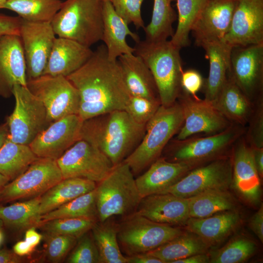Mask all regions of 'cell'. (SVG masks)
Listing matches in <instances>:
<instances>
[{"label": "cell", "mask_w": 263, "mask_h": 263, "mask_svg": "<svg viewBox=\"0 0 263 263\" xmlns=\"http://www.w3.org/2000/svg\"><path fill=\"white\" fill-rule=\"evenodd\" d=\"M238 0H207L195 21L191 32L195 44L223 41Z\"/></svg>", "instance_id": "obj_19"}, {"label": "cell", "mask_w": 263, "mask_h": 263, "mask_svg": "<svg viewBox=\"0 0 263 263\" xmlns=\"http://www.w3.org/2000/svg\"><path fill=\"white\" fill-rule=\"evenodd\" d=\"M189 218H200L234 208L233 199L226 190L213 189L187 198Z\"/></svg>", "instance_id": "obj_34"}, {"label": "cell", "mask_w": 263, "mask_h": 263, "mask_svg": "<svg viewBox=\"0 0 263 263\" xmlns=\"http://www.w3.org/2000/svg\"><path fill=\"white\" fill-rule=\"evenodd\" d=\"M12 94L15 106L6 120L9 138L15 143L29 145L49 125L46 109L27 86L15 85Z\"/></svg>", "instance_id": "obj_8"}, {"label": "cell", "mask_w": 263, "mask_h": 263, "mask_svg": "<svg viewBox=\"0 0 263 263\" xmlns=\"http://www.w3.org/2000/svg\"><path fill=\"white\" fill-rule=\"evenodd\" d=\"M210 262V257L205 253L193 255L172 263H206Z\"/></svg>", "instance_id": "obj_55"}, {"label": "cell", "mask_w": 263, "mask_h": 263, "mask_svg": "<svg viewBox=\"0 0 263 263\" xmlns=\"http://www.w3.org/2000/svg\"><path fill=\"white\" fill-rule=\"evenodd\" d=\"M239 214L230 210L208 217L189 218L187 229L200 238L207 244H217L229 235L240 222Z\"/></svg>", "instance_id": "obj_28"}, {"label": "cell", "mask_w": 263, "mask_h": 263, "mask_svg": "<svg viewBox=\"0 0 263 263\" xmlns=\"http://www.w3.org/2000/svg\"><path fill=\"white\" fill-rule=\"evenodd\" d=\"M10 181L6 177L0 173V191L4 186Z\"/></svg>", "instance_id": "obj_57"}, {"label": "cell", "mask_w": 263, "mask_h": 263, "mask_svg": "<svg viewBox=\"0 0 263 263\" xmlns=\"http://www.w3.org/2000/svg\"><path fill=\"white\" fill-rule=\"evenodd\" d=\"M93 53L90 47L68 38L56 37L42 75L67 77L80 68Z\"/></svg>", "instance_id": "obj_24"}, {"label": "cell", "mask_w": 263, "mask_h": 263, "mask_svg": "<svg viewBox=\"0 0 263 263\" xmlns=\"http://www.w3.org/2000/svg\"><path fill=\"white\" fill-rule=\"evenodd\" d=\"M201 47L209 64L208 75L202 89L204 99L213 102L228 77L232 47L224 41L207 42Z\"/></svg>", "instance_id": "obj_26"}, {"label": "cell", "mask_w": 263, "mask_h": 263, "mask_svg": "<svg viewBox=\"0 0 263 263\" xmlns=\"http://www.w3.org/2000/svg\"><path fill=\"white\" fill-rule=\"evenodd\" d=\"M183 233L179 228L134 213L118 226V243L129 256L149 252Z\"/></svg>", "instance_id": "obj_7"}, {"label": "cell", "mask_w": 263, "mask_h": 263, "mask_svg": "<svg viewBox=\"0 0 263 263\" xmlns=\"http://www.w3.org/2000/svg\"><path fill=\"white\" fill-rule=\"evenodd\" d=\"M251 148L254 163L261 178L263 176V148Z\"/></svg>", "instance_id": "obj_51"}, {"label": "cell", "mask_w": 263, "mask_h": 263, "mask_svg": "<svg viewBox=\"0 0 263 263\" xmlns=\"http://www.w3.org/2000/svg\"><path fill=\"white\" fill-rule=\"evenodd\" d=\"M254 242L244 238H236L214 252L210 258L212 263H239L250 258L255 252Z\"/></svg>", "instance_id": "obj_41"}, {"label": "cell", "mask_w": 263, "mask_h": 263, "mask_svg": "<svg viewBox=\"0 0 263 263\" xmlns=\"http://www.w3.org/2000/svg\"><path fill=\"white\" fill-rule=\"evenodd\" d=\"M229 75L252 103L263 97V43L232 47Z\"/></svg>", "instance_id": "obj_14"}, {"label": "cell", "mask_w": 263, "mask_h": 263, "mask_svg": "<svg viewBox=\"0 0 263 263\" xmlns=\"http://www.w3.org/2000/svg\"><path fill=\"white\" fill-rule=\"evenodd\" d=\"M9 134L8 124L5 121L0 124V148L4 143Z\"/></svg>", "instance_id": "obj_56"}, {"label": "cell", "mask_w": 263, "mask_h": 263, "mask_svg": "<svg viewBox=\"0 0 263 263\" xmlns=\"http://www.w3.org/2000/svg\"><path fill=\"white\" fill-rule=\"evenodd\" d=\"M244 137L250 147L263 148V97L255 103Z\"/></svg>", "instance_id": "obj_44"}, {"label": "cell", "mask_w": 263, "mask_h": 263, "mask_svg": "<svg viewBox=\"0 0 263 263\" xmlns=\"http://www.w3.org/2000/svg\"><path fill=\"white\" fill-rule=\"evenodd\" d=\"M2 230V228H0V244L2 243L3 239V234Z\"/></svg>", "instance_id": "obj_59"}, {"label": "cell", "mask_w": 263, "mask_h": 263, "mask_svg": "<svg viewBox=\"0 0 263 263\" xmlns=\"http://www.w3.org/2000/svg\"><path fill=\"white\" fill-rule=\"evenodd\" d=\"M42 238V235L36 230L35 227H30L26 231L25 241L35 248L38 244Z\"/></svg>", "instance_id": "obj_54"}, {"label": "cell", "mask_w": 263, "mask_h": 263, "mask_svg": "<svg viewBox=\"0 0 263 263\" xmlns=\"http://www.w3.org/2000/svg\"><path fill=\"white\" fill-rule=\"evenodd\" d=\"M56 161L63 179L81 178L95 183L102 181L114 166L100 150L81 139Z\"/></svg>", "instance_id": "obj_13"}, {"label": "cell", "mask_w": 263, "mask_h": 263, "mask_svg": "<svg viewBox=\"0 0 263 263\" xmlns=\"http://www.w3.org/2000/svg\"><path fill=\"white\" fill-rule=\"evenodd\" d=\"M149 167L146 172L135 179L142 198L161 193L196 166L184 162H169L159 158Z\"/></svg>", "instance_id": "obj_23"}, {"label": "cell", "mask_w": 263, "mask_h": 263, "mask_svg": "<svg viewBox=\"0 0 263 263\" xmlns=\"http://www.w3.org/2000/svg\"><path fill=\"white\" fill-rule=\"evenodd\" d=\"M207 245L197 235L182 233L148 253L163 263H172L193 255L205 253Z\"/></svg>", "instance_id": "obj_33"}, {"label": "cell", "mask_w": 263, "mask_h": 263, "mask_svg": "<svg viewBox=\"0 0 263 263\" xmlns=\"http://www.w3.org/2000/svg\"><path fill=\"white\" fill-rule=\"evenodd\" d=\"M178 11L176 29L170 40L181 49L189 45L192 27L207 0H176Z\"/></svg>", "instance_id": "obj_39"}, {"label": "cell", "mask_w": 263, "mask_h": 263, "mask_svg": "<svg viewBox=\"0 0 263 263\" xmlns=\"http://www.w3.org/2000/svg\"><path fill=\"white\" fill-rule=\"evenodd\" d=\"M246 128L232 124L215 134L175 139L173 143V159L176 162H184L196 166L202 162L225 156L222 154L232 150L236 142L244 134Z\"/></svg>", "instance_id": "obj_9"}, {"label": "cell", "mask_w": 263, "mask_h": 263, "mask_svg": "<svg viewBox=\"0 0 263 263\" xmlns=\"http://www.w3.org/2000/svg\"><path fill=\"white\" fill-rule=\"evenodd\" d=\"M26 65L19 36L0 37V96L13 95L16 85L27 86Z\"/></svg>", "instance_id": "obj_21"}, {"label": "cell", "mask_w": 263, "mask_h": 263, "mask_svg": "<svg viewBox=\"0 0 263 263\" xmlns=\"http://www.w3.org/2000/svg\"><path fill=\"white\" fill-rule=\"evenodd\" d=\"M175 0H153L151 20L144 30L145 40L156 42L168 40L173 36V24L177 16L171 3Z\"/></svg>", "instance_id": "obj_35"}, {"label": "cell", "mask_w": 263, "mask_h": 263, "mask_svg": "<svg viewBox=\"0 0 263 263\" xmlns=\"http://www.w3.org/2000/svg\"><path fill=\"white\" fill-rule=\"evenodd\" d=\"M231 152V183L243 198L257 204L261 196V177L254 163L251 148L244 135L234 144Z\"/></svg>", "instance_id": "obj_20"}, {"label": "cell", "mask_w": 263, "mask_h": 263, "mask_svg": "<svg viewBox=\"0 0 263 263\" xmlns=\"http://www.w3.org/2000/svg\"><path fill=\"white\" fill-rule=\"evenodd\" d=\"M40 197L7 206L0 205V220L3 223V228L19 231L37 227L40 221Z\"/></svg>", "instance_id": "obj_31"}, {"label": "cell", "mask_w": 263, "mask_h": 263, "mask_svg": "<svg viewBox=\"0 0 263 263\" xmlns=\"http://www.w3.org/2000/svg\"><path fill=\"white\" fill-rule=\"evenodd\" d=\"M102 1L66 0L51 22L57 37L68 38L88 47L101 40Z\"/></svg>", "instance_id": "obj_5"}, {"label": "cell", "mask_w": 263, "mask_h": 263, "mask_svg": "<svg viewBox=\"0 0 263 263\" xmlns=\"http://www.w3.org/2000/svg\"><path fill=\"white\" fill-rule=\"evenodd\" d=\"M7 0H0V9H4Z\"/></svg>", "instance_id": "obj_58"}, {"label": "cell", "mask_w": 263, "mask_h": 263, "mask_svg": "<svg viewBox=\"0 0 263 263\" xmlns=\"http://www.w3.org/2000/svg\"><path fill=\"white\" fill-rule=\"evenodd\" d=\"M177 100L181 106L184 120L176 140H183L199 133L215 134L232 124L212 101L194 97L182 91Z\"/></svg>", "instance_id": "obj_15"}, {"label": "cell", "mask_w": 263, "mask_h": 263, "mask_svg": "<svg viewBox=\"0 0 263 263\" xmlns=\"http://www.w3.org/2000/svg\"><path fill=\"white\" fill-rule=\"evenodd\" d=\"M42 238L45 242L46 257L53 263L62 261L76 244L77 240L72 236L47 233H44Z\"/></svg>", "instance_id": "obj_42"}, {"label": "cell", "mask_w": 263, "mask_h": 263, "mask_svg": "<svg viewBox=\"0 0 263 263\" xmlns=\"http://www.w3.org/2000/svg\"><path fill=\"white\" fill-rule=\"evenodd\" d=\"M135 213L169 225L186 224L189 218L187 198L170 193H156L141 198Z\"/></svg>", "instance_id": "obj_22"}, {"label": "cell", "mask_w": 263, "mask_h": 263, "mask_svg": "<svg viewBox=\"0 0 263 263\" xmlns=\"http://www.w3.org/2000/svg\"><path fill=\"white\" fill-rule=\"evenodd\" d=\"M77 218L95 220L98 218L95 188L41 215L40 222L60 218Z\"/></svg>", "instance_id": "obj_37"}, {"label": "cell", "mask_w": 263, "mask_h": 263, "mask_svg": "<svg viewBox=\"0 0 263 263\" xmlns=\"http://www.w3.org/2000/svg\"><path fill=\"white\" fill-rule=\"evenodd\" d=\"M98 218L104 223L114 215L129 216L142 198L133 173L124 161L115 165L95 188Z\"/></svg>", "instance_id": "obj_6"}, {"label": "cell", "mask_w": 263, "mask_h": 263, "mask_svg": "<svg viewBox=\"0 0 263 263\" xmlns=\"http://www.w3.org/2000/svg\"><path fill=\"white\" fill-rule=\"evenodd\" d=\"M0 228H3V225L2 222L0 220Z\"/></svg>", "instance_id": "obj_60"}, {"label": "cell", "mask_w": 263, "mask_h": 263, "mask_svg": "<svg viewBox=\"0 0 263 263\" xmlns=\"http://www.w3.org/2000/svg\"><path fill=\"white\" fill-rule=\"evenodd\" d=\"M127 263H163L148 252L135 254L127 257Z\"/></svg>", "instance_id": "obj_50"}, {"label": "cell", "mask_w": 263, "mask_h": 263, "mask_svg": "<svg viewBox=\"0 0 263 263\" xmlns=\"http://www.w3.org/2000/svg\"><path fill=\"white\" fill-rule=\"evenodd\" d=\"M204 80L201 74L195 69L183 71L181 78L182 91L194 97H198L197 93L202 90Z\"/></svg>", "instance_id": "obj_47"}, {"label": "cell", "mask_w": 263, "mask_h": 263, "mask_svg": "<svg viewBox=\"0 0 263 263\" xmlns=\"http://www.w3.org/2000/svg\"><path fill=\"white\" fill-rule=\"evenodd\" d=\"M223 41L231 47L263 43V0H238Z\"/></svg>", "instance_id": "obj_18"}, {"label": "cell", "mask_w": 263, "mask_h": 263, "mask_svg": "<svg viewBox=\"0 0 263 263\" xmlns=\"http://www.w3.org/2000/svg\"><path fill=\"white\" fill-rule=\"evenodd\" d=\"M27 87L44 106L49 124L64 116L78 114L79 94L66 77L42 75L28 79Z\"/></svg>", "instance_id": "obj_10"}, {"label": "cell", "mask_w": 263, "mask_h": 263, "mask_svg": "<svg viewBox=\"0 0 263 263\" xmlns=\"http://www.w3.org/2000/svg\"><path fill=\"white\" fill-rule=\"evenodd\" d=\"M180 103L169 106L160 105L146 125L140 143L123 161L133 174L141 172L159 158L171 138L178 133L184 123Z\"/></svg>", "instance_id": "obj_4"}, {"label": "cell", "mask_w": 263, "mask_h": 263, "mask_svg": "<svg viewBox=\"0 0 263 263\" xmlns=\"http://www.w3.org/2000/svg\"><path fill=\"white\" fill-rule=\"evenodd\" d=\"M21 18L0 14V37L8 35L19 36Z\"/></svg>", "instance_id": "obj_48"}, {"label": "cell", "mask_w": 263, "mask_h": 263, "mask_svg": "<svg viewBox=\"0 0 263 263\" xmlns=\"http://www.w3.org/2000/svg\"><path fill=\"white\" fill-rule=\"evenodd\" d=\"M96 183L81 178L63 179L40 197L41 215L95 188Z\"/></svg>", "instance_id": "obj_30"}, {"label": "cell", "mask_w": 263, "mask_h": 263, "mask_svg": "<svg viewBox=\"0 0 263 263\" xmlns=\"http://www.w3.org/2000/svg\"><path fill=\"white\" fill-rule=\"evenodd\" d=\"M38 158L29 145L13 142L8 136L0 148V173L12 181Z\"/></svg>", "instance_id": "obj_32"}, {"label": "cell", "mask_w": 263, "mask_h": 263, "mask_svg": "<svg viewBox=\"0 0 263 263\" xmlns=\"http://www.w3.org/2000/svg\"><path fill=\"white\" fill-rule=\"evenodd\" d=\"M160 105L159 99L131 95L125 110L135 122L146 125Z\"/></svg>", "instance_id": "obj_43"}, {"label": "cell", "mask_w": 263, "mask_h": 263, "mask_svg": "<svg viewBox=\"0 0 263 263\" xmlns=\"http://www.w3.org/2000/svg\"><path fill=\"white\" fill-rule=\"evenodd\" d=\"M19 36L26 65L27 79L42 75L55 40L51 22H33L21 19Z\"/></svg>", "instance_id": "obj_16"}, {"label": "cell", "mask_w": 263, "mask_h": 263, "mask_svg": "<svg viewBox=\"0 0 263 263\" xmlns=\"http://www.w3.org/2000/svg\"><path fill=\"white\" fill-rule=\"evenodd\" d=\"M231 156L211 161L190 170L175 184L160 193L188 198L213 189H226L232 183Z\"/></svg>", "instance_id": "obj_12"}, {"label": "cell", "mask_w": 263, "mask_h": 263, "mask_svg": "<svg viewBox=\"0 0 263 263\" xmlns=\"http://www.w3.org/2000/svg\"><path fill=\"white\" fill-rule=\"evenodd\" d=\"M217 109L231 123L246 127L253 111L252 103L229 75L213 102Z\"/></svg>", "instance_id": "obj_29"}, {"label": "cell", "mask_w": 263, "mask_h": 263, "mask_svg": "<svg viewBox=\"0 0 263 263\" xmlns=\"http://www.w3.org/2000/svg\"><path fill=\"white\" fill-rule=\"evenodd\" d=\"M96 224L92 227V235L100 255L101 263H127L121 253L117 239V226Z\"/></svg>", "instance_id": "obj_38"}, {"label": "cell", "mask_w": 263, "mask_h": 263, "mask_svg": "<svg viewBox=\"0 0 263 263\" xmlns=\"http://www.w3.org/2000/svg\"><path fill=\"white\" fill-rule=\"evenodd\" d=\"M102 2L103 29L101 40L105 43L108 59L115 61L122 55L134 53V48L129 46L126 41L127 36H130L135 43L140 39L117 14L109 0Z\"/></svg>", "instance_id": "obj_25"}, {"label": "cell", "mask_w": 263, "mask_h": 263, "mask_svg": "<svg viewBox=\"0 0 263 263\" xmlns=\"http://www.w3.org/2000/svg\"><path fill=\"white\" fill-rule=\"evenodd\" d=\"M98 0L103 1L105 0Z\"/></svg>", "instance_id": "obj_61"}, {"label": "cell", "mask_w": 263, "mask_h": 263, "mask_svg": "<svg viewBox=\"0 0 263 263\" xmlns=\"http://www.w3.org/2000/svg\"><path fill=\"white\" fill-rule=\"evenodd\" d=\"M123 79L131 95L159 99L150 71L142 58L134 53L117 58Z\"/></svg>", "instance_id": "obj_27"}, {"label": "cell", "mask_w": 263, "mask_h": 263, "mask_svg": "<svg viewBox=\"0 0 263 263\" xmlns=\"http://www.w3.org/2000/svg\"><path fill=\"white\" fill-rule=\"evenodd\" d=\"M82 123L78 114L64 116L50 124L29 146L38 157L56 160L81 139Z\"/></svg>", "instance_id": "obj_17"}, {"label": "cell", "mask_w": 263, "mask_h": 263, "mask_svg": "<svg viewBox=\"0 0 263 263\" xmlns=\"http://www.w3.org/2000/svg\"><path fill=\"white\" fill-rule=\"evenodd\" d=\"M78 241L67 259L69 263H101L98 250L93 238L87 233Z\"/></svg>", "instance_id": "obj_45"}, {"label": "cell", "mask_w": 263, "mask_h": 263, "mask_svg": "<svg viewBox=\"0 0 263 263\" xmlns=\"http://www.w3.org/2000/svg\"><path fill=\"white\" fill-rule=\"evenodd\" d=\"M96 220L87 218H60L40 222L37 227L44 233L69 235L77 239L91 230Z\"/></svg>", "instance_id": "obj_40"}, {"label": "cell", "mask_w": 263, "mask_h": 263, "mask_svg": "<svg viewBox=\"0 0 263 263\" xmlns=\"http://www.w3.org/2000/svg\"><path fill=\"white\" fill-rule=\"evenodd\" d=\"M117 14L128 24L132 23L136 29L145 27L141 8L144 0H109Z\"/></svg>", "instance_id": "obj_46"}, {"label": "cell", "mask_w": 263, "mask_h": 263, "mask_svg": "<svg viewBox=\"0 0 263 263\" xmlns=\"http://www.w3.org/2000/svg\"><path fill=\"white\" fill-rule=\"evenodd\" d=\"M77 90L80 103L78 115L84 121L116 110H125L131 96L118 60H110L105 45L66 77Z\"/></svg>", "instance_id": "obj_1"}, {"label": "cell", "mask_w": 263, "mask_h": 263, "mask_svg": "<svg viewBox=\"0 0 263 263\" xmlns=\"http://www.w3.org/2000/svg\"><path fill=\"white\" fill-rule=\"evenodd\" d=\"M62 2L61 0H7L4 9L17 13L27 21L51 22Z\"/></svg>", "instance_id": "obj_36"}, {"label": "cell", "mask_w": 263, "mask_h": 263, "mask_svg": "<svg viewBox=\"0 0 263 263\" xmlns=\"http://www.w3.org/2000/svg\"><path fill=\"white\" fill-rule=\"evenodd\" d=\"M22 260L12 250L6 248L0 250V263H19Z\"/></svg>", "instance_id": "obj_52"}, {"label": "cell", "mask_w": 263, "mask_h": 263, "mask_svg": "<svg viewBox=\"0 0 263 263\" xmlns=\"http://www.w3.org/2000/svg\"><path fill=\"white\" fill-rule=\"evenodd\" d=\"M146 125L125 110H116L83 121L80 138L97 148L115 166L122 162L142 139Z\"/></svg>", "instance_id": "obj_2"}, {"label": "cell", "mask_w": 263, "mask_h": 263, "mask_svg": "<svg viewBox=\"0 0 263 263\" xmlns=\"http://www.w3.org/2000/svg\"><path fill=\"white\" fill-rule=\"evenodd\" d=\"M249 226L260 240L263 242V206L250 218Z\"/></svg>", "instance_id": "obj_49"}, {"label": "cell", "mask_w": 263, "mask_h": 263, "mask_svg": "<svg viewBox=\"0 0 263 263\" xmlns=\"http://www.w3.org/2000/svg\"><path fill=\"white\" fill-rule=\"evenodd\" d=\"M35 247L31 246L27 242L20 241L14 244L13 251L18 256L21 257L31 253Z\"/></svg>", "instance_id": "obj_53"}, {"label": "cell", "mask_w": 263, "mask_h": 263, "mask_svg": "<svg viewBox=\"0 0 263 263\" xmlns=\"http://www.w3.org/2000/svg\"><path fill=\"white\" fill-rule=\"evenodd\" d=\"M56 161L38 157L0 191V205L40 196L63 179Z\"/></svg>", "instance_id": "obj_11"}, {"label": "cell", "mask_w": 263, "mask_h": 263, "mask_svg": "<svg viewBox=\"0 0 263 263\" xmlns=\"http://www.w3.org/2000/svg\"><path fill=\"white\" fill-rule=\"evenodd\" d=\"M134 54L140 56L150 71L161 105L169 106L177 101L182 92L183 72L180 48L170 40L135 43Z\"/></svg>", "instance_id": "obj_3"}]
</instances>
